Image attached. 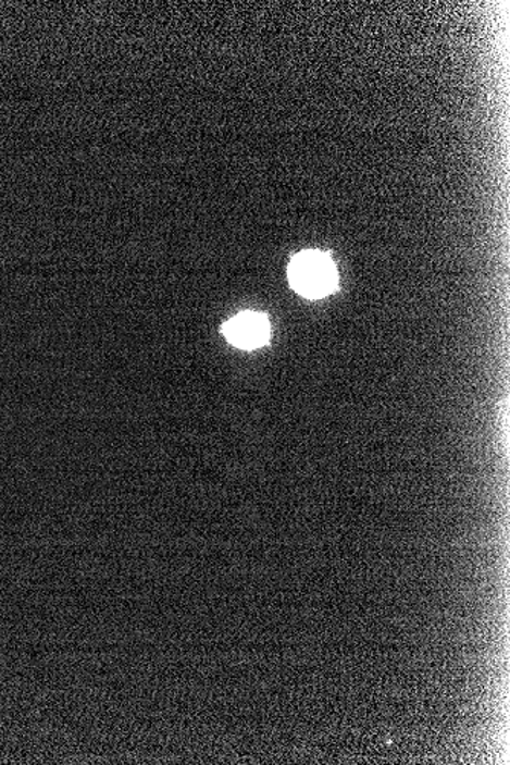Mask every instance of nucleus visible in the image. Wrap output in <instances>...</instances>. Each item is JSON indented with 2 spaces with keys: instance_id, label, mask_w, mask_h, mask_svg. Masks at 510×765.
<instances>
[{
  "instance_id": "f257e3e1",
  "label": "nucleus",
  "mask_w": 510,
  "mask_h": 765,
  "mask_svg": "<svg viewBox=\"0 0 510 765\" xmlns=\"http://www.w3.org/2000/svg\"><path fill=\"white\" fill-rule=\"evenodd\" d=\"M290 287L308 300H321L338 289V271L327 252H298L287 268Z\"/></svg>"
},
{
  "instance_id": "f03ea898",
  "label": "nucleus",
  "mask_w": 510,
  "mask_h": 765,
  "mask_svg": "<svg viewBox=\"0 0 510 765\" xmlns=\"http://www.w3.org/2000/svg\"><path fill=\"white\" fill-rule=\"evenodd\" d=\"M222 333L229 344L244 350H256L266 346L271 340V323L259 312H240L222 325Z\"/></svg>"
}]
</instances>
